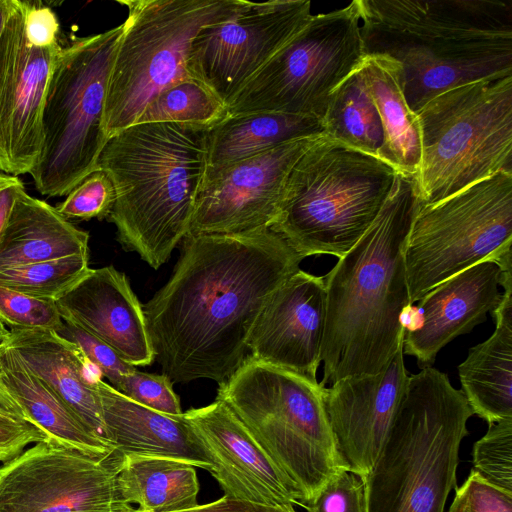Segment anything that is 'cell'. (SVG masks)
Here are the masks:
<instances>
[{"mask_svg":"<svg viewBox=\"0 0 512 512\" xmlns=\"http://www.w3.org/2000/svg\"><path fill=\"white\" fill-rule=\"evenodd\" d=\"M311 2H250L203 27L187 60L190 76L225 105L311 18Z\"/></svg>","mask_w":512,"mask_h":512,"instance_id":"obj_14","label":"cell"},{"mask_svg":"<svg viewBox=\"0 0 512 512\" xmlns=\"http://www.w3.org/2000/svg\"><path fill=\"white\" fill-rule=\"evenodd\" d=\"M472 415L445 373L427 366L410 375L381 451L362 477L366 512H444Z\"/></svg>","mask_w":512,"mask_h":512,"instance_id":"obj_5","label":"cell"},{"mask_svg":"<svg viewBox=\"0 0 512 512\" xmlns=\"http://www.w3.org/2000/svg\"><path fill=\"white\" fill-rule=\"evenodd\" d=\"M325 319L324 278L299 269L259 314L247 342L248 356L317 383Z\"/></svg>","mask_w":512,"mask_h":512,"instance_id":"obj_18","label":"cell"},{"mask_svg":"<svg viewBox=\"0 0 512 512\" xmlns=\"http://www.w3.org/2000/svg\"><path fill=\"white\" fill-rule=\"evenodd\" d=\"M492 315L496 328L458 366L462 392L473 413L489 425L512 418V285L504 287Z\"/></svg>","mask_w":512,"mask_h":512,"instance_id":"obj_24","label":"cell"},{"mask_svg":"<svg viewBox=\"0 0 512 512\" xmlns=\"http://www.w3.org/2000/svg\"><path fill=\"white\" fill-rule=\"evenodd\" d=\"M94 387L106 439L118 455L170 458L213 470L209 454L183 414L168 415L145 407L102 379Z\"/></svg>","mask_w":512,"mask_h":512,"instance_id":"obj_22","label":"cell"},{"mask_svg":"<svg viewBox=\"0 0 512 512\" xmlns=\"http://www.w3.org/2000/svg\"><path fill=\"white\" fill-rule=\"evenodd\" d=\"M15 6L16 0H0V38Z\"/></svg>","mask_w":512,"mask_h":512,"instance_id":"obj_45","label":"cell"},{"mask_svg":"<svg viewBox=\"0 0 512 512\" xmlns=\"http://www.w3.org/2000/svg\"><path fill=\"white\" fill-rule=\"evenodd\" d=\"M361 69L383 128L381 159L397 172L416 177L422 156L420 125L405 99L399 64L388 56L369 54Z\"/></svg>","mask_w":512,"mask_h":512,"instance_id":"obj_27","label":"cell"},{"mask_svg":"<svg viewBox=\"0 0 512 512\" xmlns=\"http://www.w3.org/2000/svg\"><path fill=\"white\" fill-rule=\"evenodd\" d=\"M209 454L210 472L224 496L252 503L294 508L301 495L222 401L183 412Z\"/></svg>","mask_w":512,"mask_h":512,"instance_id":"obj_19","label":"cell"},{"mask_svg":"<svg viewBox=\"0 0 512 512\" xmlns=\"http://www.w3.org/2000/svg\"><path fill=\"white\" fill-rule=\"evenodd\" d=\"M131 512H138L134 508ZM179 512H296L294 508L282 506H269L248 501L233 499L227 496L194 508Z\"/></svg>","mask_w":512,"mask_h":512,"instance_id":"obj_42","label":"cell"},{"mask_svg":"<svg viewBox=\"0 0 512 512\" xmlns=\"http://www.w3.org/2000/svg\"><path fill=\"white\" fill-rule=\"evenodd\" d=\"M323 133L322 121L310 116L276 112L227 116L209 129L205 174L283 143Z\"/></svg>","mask_w":512,"mask_h":512,"instance_id":"obj_28","label":"cell"},{"mask_svg":"<svg viewBox=\"0 0 512 512\" xmlns=\"http://www.w3.org/2000/svg\"><path fill=\"white\" fill-rule=\"evenodd\" d=\"M114 200L110 178L101 169H96L75 186L56 209L66 219L102 220L108 217Z\"/></svg>","mask_w":512,"mask_h":512,"instance_id":"obj_35","label":"cell"},{"mask_svg":"<svg viewBox=\"0 0 512 512\" xmlns=\"http://www.w3.org/2000/svg\"><path fill=\"white\" fill-rule=\"evenodd\" d=\"M226 117V105L201 82L189 77L154 97L137 123L176 122L213 126Z\"/></svg>","mask_w":512,"mask_h":512,"instance_id":"obj_31","label":"cell"},{"mask_svg":"<svg viewBox=\"0 0 512 512\" xmlns=\"http://www.w3.org/2000/svg\"><path fill=\"white\" fill-rule=\"evenodd\" d=\"M403 354L401 345L380 372L348 376L322 387L342 469L361 477L372 469L407 388Z\"/></svg>","mask_w":512,"mask_h":512,"instance_id":"obj_17","label":"cell"},{"mask_svg":"<svg viewBox=\"0 0 512 512\" xmlns=\"http://www.w3.org/2000/svg\"><path fill=\"white\" fill-rule=\"evenodd\" d=\"M473 470L495 487L512 493V418L489 425L473 446Z\"/></svg>","mask_w":512,"mask_h":512,"instance_id":"obj_33","label":"cell"},{"mask_svg":"<svg viewBox=\"0 0 512 512\" xmlns=\"http://www.w3.org/2000/svg\"><path fill=\"white\" fill-rule=\"evenodd\" d=\"M0 413L26 421L24 413L10 394L0 372Z\"/></svg>","mask_w":512,"mask_h":512,"instance_id":"obj_44","label":"cell"},{"mask_svg":"<svg viewBox=\"0 0 512 512\" xmlns=\"http://www.w3.org/2000/svg\"><path fill=\"white\" fill-rule=\"evenodd\" d=\"M89 233L52 205L21 191L0 236V269L88 255Z\"/></svg>","mask_w":512,"mask_h":512,"instance_id":"obj_25","label":"cell"},{"mask_svg":"<svg viewBox=\"0 0 512 512\" xmlns=\"http://www.w3.org/2000/svg\"><path fill=\"white\" fill-rule=\"evenodd\" d=\"M120 460L38 442L0 466V512H131L117 493Z\"/></svg>","mask_w":512,"mask_h":512,"instance_id":"obj_13","label":"cell"},{"mask_svg":"<svg viewBox=\"0 0 512 512\" xmlns=\"http://www.w3.org/2000/svg\"><path fill=\"white\" fill-rule=\"evenodd\" d=\"M47 442V436L35 425L0 413V462H6L22 453L30 444Z\"/></svg>","mask_w":512,"mask_h":512,"instance_id":"obj_40","label":"cell"},{"mask_svg":"<svg viewBox=\"0 0 512 512\" xmlns=\"http://www.w3.org/2000/svg\"><path fill=\"white\" fill-rule=\"evenodd\" d=\"M0 372L27 422L47 436V442L95 457L110 456L112 445L95 436L78 416L9 347L0 344Z\"/></svg>","mask_w":512,"mask_h":512,"instance_id":"obj_26","label":"cell"},{"mask_svg":"<svg viewBox=\"0 0 512 512\" xmlns=\"http://www.w3.org/2000/svg\"><path fill=\"white\" fill-rule=\"evenodd\" d=\"M26 2L25 30L29 43L37 48L58 44L59 22L53 10L40 2Z\"/></svg>","mask_w":512,"mask_h":512,"instance_id":"obj_41","label":"cell"},{"mask_svg":"<svg viewBox=\"0 0 512 512\" xmlns=\"http://www.w3.org/2000/svg\"><path fill=\"white\" fill-rule=\"evenodd\" d=\"M303 259L270 229L187 235L170 279L143 305L162 374L172 384L227 380L268 299Z\"/></svg>","mask_w":512,"mask_h":512,"instance_id":"obj_1","label":"cell"},{"mask_svg":"<svg viewBox=\"0 0 512 512\" xmlns=\"http://www.w3.org/2000/svg\"><path fill=\"white\" fill-rule=\"evenodd\" d=\"M322 124L327 135L381 159L383 128L361 64L332 93Z\"/></svg>","mask_w":512,"mask_h":512,"instance_id":"obj_30","label":"cell"},{"mask_svg":"<svg viewBox=\"0 0 512 512\" xmlns=\"http://www.w3.org/2000/svg\"><path fill=\"white\" fill-rule=\"evenodd\" d=\"M308 512H366L361 476L339 470L304 505Z\"/></svg>","mask_w":512,"mask_h":512,"instance_id":"obj_37","label":"cell"},{"mask_svg":"<svg viewBox=\"0 0 512 512\" xmlns=\"http://www.w3.org/2000/svg\"><path fill=\"white\" fill-rule=\"evenodd\" d=\"M56 332L75 343L116 390L123 377L136 367L125 362L110 346L85 330L62 320Z\"/></svg>","mask_w":512,"mask_h":512,"instance_id":"obj_38","label":"cell"},{"mask_svg":"<svg viewBox=\"0 0 512 512\" xmlns=\"http://www.w3.org/2000/svg\"><path fill=\"white\" fill-rule=\"evenodd\" d=\"M90 270L89 255H74L0 269V285L56 301Z\"/></svg>","mask_w":512,"mask_h":512,"instance_id":"obj_32","label":"cell"},{"mask_svg":"<svg viewBox=\"0 0 512 512\" xmlns=\"http://www.w3.org/2000/svg\"><path fill=\"white\" fill-rule=\"evenodd\" d=\"M56 305L62 320L100 339L128 364L154 361L143 305L125 273L113 266L90 268Z\"/></svg>","mask_w":512,"mask_h":512,"instance_id":"obj_21","label":"cell"},{"mask_svg":"<svg viewBox=\"0 0 512 512\" xmlns=\"http://www.w3.org/2000/svg\"><path fill=\"white\" fill-rule=\"evenodd\" d=\"M116 488L120 500L138 512H179L198 505L194 466L163 457L120 455Z\"/></svg>","mask_w":512,"mask_h":512,"instance_id":"obj_29","label":"cell"},{"mask_svg":"<svg viewBox=\"0 0 512 512\" xmlns=\"http://www.w3.org/2000/svg\"><path fill=\"white\" fill-rule=\"evenodd\" d=\"M366 55L400 66L410 109L451 88L512 75V5L500 0H357Z\"/></svg>","mask_w":512,"mask_h":512,"instance_id":"obj_3","label":"cell"},{"mask_svg":"<svg viewBox=\"0 0 512 512\" xmlns=\"http://www.w3.org/2000/svg\"><path fill=\"white\" fill-rule=\"evenodd\" d=\"M4 330H5L4 328H3L2 330H0V336H1V334L3 333V331H4Z\"/></svg>","mask_w":512,"mask_h":512,"instance_id":"obj_46","label":"cell"},{"mask_svg":"<svg viewBox=\"0 0 512 512\" xmlns=\"http://www.w3.org/2000/svg\"><path fill=\"white\" fill-rule=\"evenodd\" d=\"M0 323L10 329H49L62 324L56 301L0 285Z\"/></svg>","mask_w":512,"mask_h":512,"instance_id":"obj_34","label":"cell"},{"mask_svg":"<svg viewBox=\"0 0 512 512\" xmlns=\"http://www.w3.org/2000/svg\"><path fill=\"white\" fill-rule=\"evenodd\" d=\"M365 55L357 0L312 15L229 100L227 116L276 112L322 121L332 93Z\"/></svg>","mask_w":512,"mask_h":512,"instance_id":"obj_11","label":"cell"},{"mask_svg":"<svg viewBox=\"0 0 512 512\" xmlns=\"http://www.w3.org/2000/svg\"><path fill=\"white\" fill-rule=\"evenodd\" d=\"M120 24L62 47L48 80L41 147L29 172L45 196H66L98 169L108 140L103 128L108 80L122 34Z\"/></svg>","mask_w":512,"mask_h":512,"instance_id":"obj_9","label":"cell"},{"mask_svg":"<svg viewBox=\"0 0 512 512\" xmlns=\"http://www.w3.org/2000/svg\"><path fill=\"white\" fill-rule=\"evenodd\" d=\"M500 253L442 281L418 301L417 323L405 327L403 353L422 368L430 366L446 344L486 320L502 298Z\"/></svg>","mask_w":512,"mask_h":512,"instance_id":"obj_20","label":"cell"},{"mask_svg":"<svg viewBox=\"0 0 512 512\" xmlns=\"http://www.w3.org/2000/svg\"><path fill=\"white\" fill-rule=\"evenodd\" d=\"M455 489L448 512H512V493L488 483L473 470Z\"/></svg>","mask_w":512,"mask_h":512,"instance_id":"obj_39","label":"cell"},{"mask_svg":"<svg viewBox=\"0 0 512 512\" xmlns=\"http://www.w3.org/2000/svg\"><path fill=\"white\" fill-rule=\"evenodd\" d=\"M418 205L415 177L398 172L373 223L323 277L321 387L380 372L403 345L411 309L404 251Z\"/></svg>","mask_w":512,"mask_h":512,"instance_id":"obj_2","label":"cell"},{"mask_svg":"<svg viewBox=\"0 0 512 512\" xmlns=\"http://www.w3.org/2000/svg\"><path fill=\"white\" fill-rule=\"evenodd\" d=\"M511 244L512 174L497 173L432 204L419 202L404 251L410 304Z\"/></svg>","mask_w":512,"mask_h":512,"instance_id":"obj_12","label":"cell"},{"mask_svg":"<svg viewBox=\"0 0 512 512\" xmlns=\"http://www.w3.org/2000/svg\"><path fill=\"white\" fill-rule=\"evenodd\" d=\"M25 190L18 176L0 172V236L21 191Z\"/></svg>","mask_w":512,"mask_h":512,"instance_id":"obj_43","label":"cell"},{"mask_svg":"<svg viewBox=\"0 0 512 512\" xmlns=\"http://www.w3.org/2000/svg\"><path fill=\"white\" fill-rule=\"evenodd\" d=\"M27 2L16 0L0 38V172L18 176L35 166L41 116L58 44L37 48L26 36Z\"/></svg>","mask_w":512,"mask_h":512,"instance_id":"obj_16","label":"cell"},{"mask_svg":"<svg viewBox=\"0 0 512 512\" xmlns=\"http://www.w3.org/2000/svg\"><path fill=\"white\" fill-rule=\"evenodd\" d=\"M210 127L136 123L110 137L100 154L98 169L115 191L107 219L121 246L153 269L189 234L207 169Z\"/></svg>","mask_w":512,"mask_h":512,"instance_id":"obj_4","label":"cell"},{"mask_svg":"<svg viewBox=\"0 0 512 512\" xmlns=\"http://www.w3.org/2000/svg\"><path fill=\"white\" fill-rule=\"evenodd\" d=\"M323 134L283 143L205 174L189 234L242 235L269 229L291 169Z\"/></svg>","mask_w":512,"mask_h":512,"instance_id":"obj_15","label":"cell"},{"mask_svg":"<svg viewBox=\"0 0 512 512\" xmlns=\"http://www.w3.org/2000/svg\"><path fill=\"white\" fill-rule=\"evenodd\" d=\"M397 173L325 133L291 169L269 229L304 258H340L373 223Z\"/></svg>","mask_w":512,"mask_h":512,"instance_id":"obj_6","label":"cell"},{"mask_svg":"<svg viewBox=\"0 0 512 512\" xmlns=\"http://www.w3.org/2000/svg\"><path fill=\"white\" fill-rule=\"evenodd\" d=\"M216 399L293 482L303 507L342 469L319 382L247 356Z\"/></svg>","mask_w":512,"mask_h":512,"instance_id":"obj_7","label":"cell"},{"mask_svg":"<svg viewBox=\"0 0 512 512\" xmlns=\"http://www.w3.org/2000/svg\"><path fill=\"white\" fill-rule=\"evenodd\" d=\"M117 390L134 402L155 411L174 416L183 414L172 382L164 374L134 369L123 377Z\"/></svg>","mask_w":512,"mask_h":512,"instance_id":"obj_36","label":"cell"},{"mask_svg":"<svg viewBox=\"0 0 512 512\" xmlns=\"http://www.w3.org/2000/svg\"><path fill=\"white\" fill-rule=\"evenodd\" d=\"M128 16L111 68L104 105L107 138L137 123L163 90L191 77V45L205 26L230 18L243 0H123Z\"/></svg>","mask_w":512,"mask_h":512,"instance_id":"obj_10","label":"cell"},{"mask_svg":"<svg viewBox=\"0 0 512 512\" xmlns=\"http://www.w3.org/2000/svg\"><path fill=\"white\" fill-rule=\"evenodd\" d=\"M416 114L422 156L415 181L421 204L500 172L512 174V75L446 90Z\"/></svg>","mask_w":512,"mask_h":512,"instance_id":"obj_8","label":"cell"},{"mask_svg":"<svg viewBox=\"0 0 512 512\" xmlns=\"http://www.w3.org/2000/svg\"><path fill=\"white\" fill-rule=\"evenodd\" d=\"M0 344L11 348L91 433L108 442L94 387L103 376L75 343L54 330L5 329Z\"/></svg>","mask_w":512,"mask_h":512,"instance_id":"obj_23","label":"cell"}]
</instances>
